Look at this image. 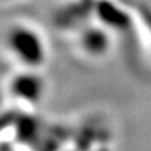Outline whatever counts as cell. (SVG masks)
<instances>
[{
	"instance_id": "7a4b0ae2",
	"label": "cell",
	"mask_w": 151,
	"mask_h": 151,
	"mask_svg": "<svg viewBox=\"0 0 151 151\" xmlns=\"http://www.w3.org/2000/svg\"><path fill=\"white\" fill-rule=\"evenodd\" d=\"M7 91L13 102L21 106H33L40 102L45 93V83L40 70L16 69L12 78L8 81Z\"/></svg>"
},
{
	"instance_id": "6da1fadb",
	"label": "cell",
	"mask_w": 151,
	"mask_h": 151,
	"mask_svg": "<svg viewBox=\"0 0 151 151\" xmlns=\"http://www.w3.org/2000/svg\"><path fill=\"white\" fill-rule=\"evenodd\" d=\"M1 47L16 69L23 70H41L49 56L44 32L25 21H16L7 27Z\"/></svg>"
}]
</instances>
